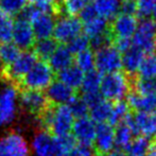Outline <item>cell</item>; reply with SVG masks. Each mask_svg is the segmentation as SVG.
<instances>
[{"instance_id":"obj_1","label":"cell","mask_w":156,"mask_h":156,"mask_svg":"<svg viewBox=\"0 0 156 156\" xmlns=\"http://www.w3.org/2000/svg\"><path fill=\"white\" fill-rule=\"evenodd\" d=\"M73 118L67 105L51 104L37 121L43 131L54 137H62L70 133L74 123Z\"/></svg>"},{"instance_id":"obj_2","label":"cell","mask_w":156,"mask_h":156,"mask_svg":"<svg viewBox=\"0 0 156 156\" xmlns=\"http://www.w3.org/2000/svg\"><path fill=\"white\" fill-rule=\"evenodd\" d=\"M36 54L32 51L21 52L20 56L12 65L1 67L0 69V80L9 83L12 88H16L23 76L33 68V66L38 62Z\"/></svg>"},{"instance_id":"obj_3","label":"cell","mask_w":156,"mask_h":156,"mask_svg":"<svg viewBox=\"0 0 156 156\" xmlns=\"http://www.w3.org/2000/svg\"><path fill=\"white\" fill-rule=\"evenodd\" d=\"M55 73L49 64L45 61H38L31 70L23 76V80L19 82L16 91L23 89H33V90H41L47 89L49 85L53 82Z\"/></svg>"},{"instance_id":"obj_4","label":"cell","mask_w":156,"mask_h":156,"mask_svg":"<svg viewBox=\"0 0 156 156\" xmlns=\"http://www.w3.org/2000/svg\"><path fill=\"white\" fill-rule=\"evenodd\" d=\"M100 94L107 101H120L129 93V79L124 72H113L102 76Z\"/></svg>"},{"instance_id":"obj_5","label":"cell","mask_w":156,"mask_h":156,"mask_svg":"<svg viewBox=\"0 0 156 156\" xmlns=\"http://www.w3.org/2000/svg\"><path fill=\"white\" fill-rule=\"evenodd\" d=\"M16 93L19 97L21 106L27 111L29 115L33 116L37 120L44 115V113L52 104L48 100L45 91L23 89V90H19Z\"/></svg>"},{"instance_id":"obj_6","label":"cell","mask_w":156,"mask_h":156,"mask_svg":"<svg viewBox=\"0 0 156 156\" xmlns=\"http://www.w3.org/2000/svg\"><path fill=\"white\" fill-rule=\"evenodd\" d=\"M133 45L144 53L156 52V23L153 18H144L139 21L133 36Z\"/></svg>"},{"instance_id":"obj_7","label":"cell","mask_w":156,"mask_h":156,"mask_svg":"<svg viewBox=\"0 0 156 156\" xmlns=\"http://www.w3.org/2000/svg\"><path fill=\"white\" fill-rule=\"evenodd\" d=\"M94 66L100 73L118 72L122 68V55L113 45L94 52Z\"/></svg>"},{"instance_id":"obj_8","label":"cell","mask_w":156,"mask_h":156,"mask_svg":"<svg viewBox=\"0 0 156 156\" xmlns=\"http://www.w3.org/2000/svg\"><path fill=\"white\" fill-rule=\"evenodd\" d=\"M83 23L80 18L72 16H64L58 19L54 27L53 38L58 44H68L70 41L81 34Z\"/></svg>"},{"instance_id":"obj_9","label":"cell","mask_w":156,"mask_h":156,"mask_svg":"<svg viewBox=\"0 0 156 156\" xmlns=\"http://www.w3.org/2000/svg\"><path fill=\"white\" fill-rule=\"evenodd\" d=\"M0 153L3 156H29V146L20 134L10 132L0 138Z\"/></svg>"},{"instance_id":"obj_10","label":"cell","mask_w":156,"mask_h":156,"mask_svg":"<svg viewBox=\"0 0 156 156\" xmlns=\"http://www.w3.org/2000/svg\"><path fill=\"white\" fill-rule=\"evenodd\" d=\"M115 146V131L109 123H100L96 129L94 151L97 156H105Z\"/></svg>"},{"instance_id":"obj_11","label":"cell","mask_w":156,"mask_h":156,"mask_svg":"<svg viewBox=\"0 0 156 156\" xmlns=\"http://www.w3.org/2000/svg\"><path fill=\"white\" fill-rule=\"evenodd\" d=\"M12 39L20 50H23V51L31 50L36 41L31 23L29 21L16 18V20L14 21V26H13Z\"/></svg>"},{"instance_id":"obj_12","label":"cell","mask_w":156,"mask_h":156,"mask_svg":"<svg viewBox=\"0 0 156 156\" xmlns=\"http://www.w3.org/2000/svg\"><path fill=\"white\" fill-rule=\"evenodd\" d=\"M33 149L37 156H64L56 137L43 129L35 135L33 139Z\"/></svg>"},{"instance_id":"obj_13","label":"cell","mask_w":156,"mask_h":156,"mask_svg":"<svg viewBox=\"0 0 156 156\" xmlns=\"http://www.w3.org/2000/svg\"><path fill=\"white\" fill-rule=\"evenodd\" d=\"M138 21L135 16L118 14L113 19V23H109V30L115 38H129L132 39L136 30Z\"/></svg>"},{"instance_id":"obj_14","label":"cell","mask_w":156,"mask_h":156,"mask_svg":"<svg viewBox=\"0 0 156 156\" xmlns=\"http://www.w3.org/2000/svg\"><path fill=\"white\" fill-rule=\"evenodd\" d=\"M73 136L81 146L90 147L94 144L96 138L97 126L90 118H81L73 123Z\"/></svg>"},{"instance_id":"obj_15","label":"cell","mask_w":156,"mask_h":156,"mask_svg":"<svg viewBox=\"0 0 156 156\" xmlns=\"http://www.w3.org/2000/svg\"><path fill=\"white\" fill-rule=\"evenodd\" d=\"M48 100L54 105H66L76 96V90L67 86L61 81H53L45 91Z\"/></svg>"},{"instance_id":"obj_16","label":"cell","mask_w":156,"mask_h":156,"mask_svg":"<svg viewBox=\"0 0 156 156\" xmlns=\"http://www.w3.org/2000/svg\"><path fill=\"white\" fill-rule=\"evenodd\" d=\"M31 27L35 39L41 41V39L50 38V36L53 34L55 27L54 17L45 13H38L31 20Z\"/></svg>"},{"instance_id":"obj_17","label":"cell","mask_w":156,"mask_h":156,"mask_svg":"<svg viewBox=\"0 0 156 156\" xmlns=\"http://www.w3.org/2000/svg\"><path fill=\"white\" fill-rule=\"evenodd\" d=\"M126 103L132 113L156 112V94L141 96L134 91H129L126 96Z\"/></svg>"},{"instance_id":"obj_18","label":"cell","mask_w":156,"mask_h":156,"mask_svg":"<svg viewBox=\"0 0 156 156\" xmlns=\"http://www.w3.org/2000/svg\"><path fill=\"white\" fill-rule=\"evenodd\" d=\"M17 93L14 88L9 87L0 94V124H8L14 119L15 100Z\"/></svg>"},{"instance_id":"obj_19","label":"cell","mask_w":156,"mask_h":156,"mask_svg":"<svg viewBox=\"0 0 156 156\" xmlns=\"http://www.w3.org/2000/svg\"><path fill=\"white\" fill-rule=\"evenodd\" d=\"M144 58V52L140 48L133 45L129 50L122 54V67L124 68V73L129 76H137L138 69Z\"/></svg>"},{"instance_id":"obj_20","label":"cell","mask_w":156,"mask_h":156,"mask_svg":"<svg viewBox=\"0 0 156 156\" xmlns=\"http://www.w3.org/2000/svg\"><path fill=\"white\" fill-rule=\"evenodd\" d=\"M138 135L154 139L156 136V112L151 113H133Z\"/></svg>"},{"instance_id":"obj_21","label":"cell","mask_w":156,"mask_h":156,"mask_svg":"<svg viewBox=\"0 0 156 156\" xmlns=\"http://www.w3.org/2000/svg\"><path fill=\"white\" fill-rule=\"evenodd\" d=\"M58 81H61L67 86L71 87L72 89L76 90L80 88L84 80V72L80 69L76 65H70L69 67L61 70L55 74Z\"/></svg>"},{"instance_id":"obj_22","label":"cell","mask_w":156,"mask_h":156,"mask_svg":"<svg viewBox=\"0 0 156 156\" xmlns=\"http://www.w3.org/2000/svg\"><path fill=\"white\" fill-rule=\"evenodd\" d=\"M49 66L53 70L54 73H58L61 70L69 67L72 65L73 55L71 52L68 50V48L65 45H58V49L54 51V53L49 58Z\"/></svg>"},{"instance_id":"obj_23","label":"cell","mask_w":156,"mask_h":156,"mask_svg":"<svg viewBox=\"0 0 156 156\" xmlns=\"http://www.w3.org/2000/svg\"><path fill=\"white\" fill-rule=\"evenodd\" d=\"M121 0H94V8L97 14L106 20L114 19L120 12Z\"/></svg>"},{"instance_id":"obj_24","label":"cell","mask_w":156,"mask_h":156,"mask_svg":"<svg viewBox=\"0 0 156 156\" xmlns=\"http://www.w3.org/2000/svg\"><path fill=\"white\" fill-rule=\"evenodd\" d=\"M60 44L55 41L54 38H46L41 39V41H36L32 48V51L36 54L37 58L39 61H45L47 62L51 55L54 53L56 49H58Z\"/></svg>"},{"instance_id":"obj_25","label":"cell","mask_w":156,"mask_h":156,"mask_svg":"<svg viewBox=\"0 0 156 156\" xmlns=\"http://www.w3.org/2000/svg\"><path fill=\"white\" fill-rule=\"evenodd\" d=\"M153 144V139L144 136H137L133 139L125 151L126 156H148V153Z\"/></svg>"},{"instance_id":"obj_26","label":"cell","mask_w":156,"mask_h":156,"mask_svg":"<svg viewBox=\"0 0 156 156\" xmlns=\"http://www.w3.org/2000/svg\"><path fill=\"white\" fill-rule=\"evenodd\" d=\"M21 50L14 43H1L0 44V66L6 67L12 65L20 56Z\"/></svg>"},{"instance_id":"obj_27","label":"cell","mask_w":156,"mask_h":156,"mask_svg":"<svg viewBox=\"0 0 156 156\" xmlns=\"http://www.w3.org/2000/svg\"><path fill=\"white\" fill-rule=\"evenodd\" d=\"M134 133L124 122L117 125L115 131V147L118 151H126L131 142L133 141Z\"/></svg>"},{"instance_id":"obj_28","label":"cell","mask_w":156,"mask_h":156,"mask_svg":"<svg viewBox=\"0 0 156 156\" xmlns=\"http://www.w3.org/2000/svg\"><path fill=\"white\" fill-rule=\"evenodd\" d=\"M112 108H113V103L111 101H107L103 99L100 103H98L97 105L90 107V109H89L91 120L98 122L99 124L105 123V121L109 119Z\"/></svg>"},{"instance_id":"obj_29","label":"cell","mask_w":156,"mask_h":156,"mask_svg":"<svg viewBox=\"0 0 156 156\" xmlns=\"http://www.w3.org/2000/svg\"><path fill=\"white\" fill-rule=\"evenodd\" d=\"M109 28V23L107 20L103 17L97 16L93 20L88 21L86 23H83V30H84V34L88 37L89 39L93 37L100 35L105 31H107Z\"/></svg>"},{"instance_id":"obj_30","label":"cell","mask_w":156,"mask_h":156,"mask_svg":"<svg viewBox=\"0 0 156 156\" xmlns=\"http://www.w3.org/2000/svg\"><path fill=\"white\" fill-rule=\"evenodd\" d=\"M129 113H131V109H129L126 101L120 100L115 102V104H113V108H112V113L108 119L109 124L112 126L119 125L124 121V119Z\"/></svg>"},{"instance_id":"obj_31","label":"cell","mask_w":156,"mask_h":156,"mask_svg":"<svg viewBox=\"0 0 156 156\" xmlns=\"http://www.w3.org/2000/svg\"><path fill=\"white\" fill-rule=\"evenodd\" d=\"M101 81H102V76L100 72L98 70H91L87 72L86 76H84V80L81 85V90L83 91V94L99 91Z\"/></svg>"},{"instance_id":"obj_32","label":"cell","mask_w":156,"mask_h":156,"mask_svg":"<svg viewBox=\"0 0 156 156\" xmlns=\"http://www.w3.org/2000/svg\"><path fill=\"white\" fill-rule=\"evenodd\" d=\"M90 0H60L65 16L76 17L89 4Z\"/></svg>"},{"instance_id":"obj_33","label":"cell","mask_w":156,"mask_h":156,"mask_svg":"<svg viewBox=\"0 0 156 156\" xmlns=\"http://www.w3.org/2000/svg\"><path fill=\"white\" fill-rule=\"evenodd\" d=\"M28 4V0H0V9L12 18L17 16Z\"/></svg>"},{"instance_id":"obj_34","label":"cell","mask_w":156,"mask_h":156,"mask_svg":"<svg viewBox=\"0 0 156 156\" xmlns=\"http://www.w3.org/2000/svg\"><path fill=\"white\" fill-rule=\"evenodd\" d=\"M138 76L156 79V52L148 54L144 58L138 69Z\"/></svg>"},{"instance_id":"obj_35","label":"cell","mask_w":156,"mask_h":156,"mask_svg":"<svg viewBox=\"0 0 156 156\" xmlns=\"http://www.w3.org/2000/svg\"><path fill=\"white\" fill-rule=\"evenodd\" d=\"M76 66L83 72H89L94 70V53L91 49H87L83 52H80L76 55Z\"/></svg>"},{"instance_id":"obj_36","label":"cell","mask_w":156,"mask_h":156,"mask_svg":"<svg viewBox=\"0 0 156 156\" xmlns=\"http://www.w3.org/2000/svg\"><path fill=\"white\" fill-rule=\"evenodd\" d=\"M66 105H67L68 108L70 109L72 116L79 118V119L85 118L89 112V108L86 103H85V101L83 100L82 98H80L78 94H76L74 98H72Z\"/></svg>"},{"instance_id":"obj_37","label":"cell","mask_w":156,"mask_h":156,"mask_svg":"<svg viewBox=\"0 0 156 156\" xmlns=\"http://www.w3.org/2000/svg\"><path fill=\"white\" fill-rule=\"evenodd\" d=\"M66 47L68 48L70 52L72 54H79L80 52H83L85 50L89 49V38L85 34L81 33L80 35H78L76 37H74L72 41H70L69 43L66 45Z\"/></svg>"},{"instance_id":"obj_38","label":"cell","mask_w":156,"mask_h":156,"mask_svg":"<svg viewBox=\"0 0 156 156\" xmlns=\"http://www.w3.org/2000/svg\"><path fill=\"white\" fill-rule=\"evenodd\" d=\"M56 140H58V147H60L63 155L69 153L70 151H72L78 146V144H76V139L71 134L62 136V137H56Z\"/></svg>"},{"instance_id":"obj_39","label":"cell","mask_w":156,"mask_h":156,"mask_svg":"<svg viewBox=\"0 0 156 156\" xmlns=\"http://www.w3.org/2000/svg\"><path fill=\"white\" fill-rule=\"evenodd\" d=\"M13 26H14V21L12 17H8L0 25V41L2 43H8L12 39Z\"/></svg>"},{"instance_id":"obj_40","label":"cell","mask_w":156,"mask_h":156,"mask_svg":"<svg viewBox=\"0 0 156 156\" xmlns=\"http://www.w3.org/2000/svg\"><path fill=\"white\" fill-rule=\"evenodd\" d=\"M120 14L135 16L137 14V0H121Z\"/></svg>"},{"instance_id":"obj_41","label":"cell","mask_w":156,"mask_h":156,"mask_svg":"<svg viewBox=\"0 0 156 156\" xmlns=\"http://www.w3.org/2000/svg\"><path fill=\"white\" fill-rule=\"evenodd\" d=\"M82 99L85 101V103L87 104L88 108L97 105L98 103H100L103 100L102 94H100V91H94V93H88V94H83Z\"/></svg>"},{"instance_id":"obj_42","label":"cell","mask_w":156,"mask_h":156,"mask_svg":"<svg viewBox=\"0 0 156 156\" xmlns=\"http://www.w3.org/2000/svg\"><path fill=\"white\" fill-rule=\"evenodd\" d=\"M97 16H99V15L97 14L94 5L93 4H88V5L80 13V20L82 21V23H88V21L93 20L94 18H96Z\"/></svg>"},{"instance_id":"obj_43","label":"cell","mask_w":156,"mask_h":156,"mask_svg":"<svg viewBox=\"0 0 156 156\" xmlns=\"http://www.w3.org/2000/svg\"><path fill=\"white\" fill-rule=\"evenodd\" d=\"M64 156H97L94 151L91 150L89 147L85 146H76L72 151L65 154Z\"/></svg>"},{"instance_id":"obj_44","label":"cell","mask_w":156,"mask_h":156,"mask_svg":"<svg viewBox=\"0 0 156 156\" xmlns=\"http://www.w3.org/2000/svg\"><path fill=\"white\" fill-rule=\"evenodd\" d=\"M105 156H126L125 152H122V151H113V152H109L108 154H106Z\"/></svg>"},{"instance_id":"obj_45","label":"cell","mask_w":156,"mask_h":156,"mask_svg":"<svg viewBox=\"0 0 156 156\" xmlns=\"http://www.w3.org/2000/svg\"><path fill=\"white\" fill-rule=\"evenodd\" d=\"M148 156H156V144L153 141L152 146H151V149L148 153Z\"/></svg>"},{"instance_id":"obj_46","label":"cell","mask_w":156,"mask_h":156,"mask_svg":"<svg viewBox=\"0 0 156 156\" xmlns=\"http://www.w3.org/2000/svg\"><path fill=\"white\" fill-rule=\"evenodd\" d=\"M8 17H10V16H8L6 14H4L3 11H2L1 9H0V25H1V23H3V21L5 20V19L8 18Z\"/></svg>"},{"instance_id":"obj_47","label":"cell","mask_w":156,"mask_h":156,"mask_svg":"<svg viewBox=\"0 0 156 156\" xmlns=\"http://www.w3.org/2000/svg\"><path fill=\"white\" fill-rule=\"evenodd\" d=\"M153 141H154L155 144H156V136H155V137H154V139H153Z\"/></svg>"},{"instance_id":"obj_48","label":"cell","mask_w":156,"mask_h":156,"mask_svg":"<svg viewBox=\"0 0 156 156\" xmlns=\"http://www.w3.org/2000/svg\"><path fill=\"white\" fill-rule=\"evenodd\" d=\"M0 156H3V155H2V154H1V153H0Z\"/></svg>"},{"instance_id":"obj_49","label":"cell","mask_w":156,"mask_h":156,"mask_svg":"<svg viewBox=\"0 0 156 156\" xmlns=\"http://www.w3.org/2000/svg\"><path fill=\"white\" fill-rule=\"evenodd\" d=\"M0 69H1V66H0Z\"/></svg>"},{"instance_id":"obj_50","label":"cell","mask_w":156,"mask_h":156,"mask_svg":"<svg viewBox=\"0 0 156 156\" xmlns=\"http://www.w3.org/2000/svg\"><path fill=\"white\" fill-rule=\"evenodd\" d=\"M0 44H1V43H0Z\"/></svg>"}]
</instances>
